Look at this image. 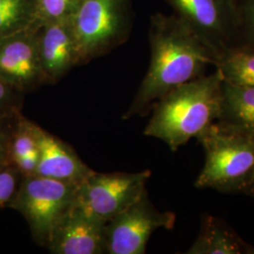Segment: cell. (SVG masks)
Masks as SVG:
<instances>
[{"instance_id":"cell-18","label":"cell","mask_w":254,"mask_h":254,"mask_svg":"<svg viewBox=\"0 0 254 254\" xmlns=\"http://www.w3.org/2000/svg\"><path fill=\"white\" fill-rule=\"evenodd\" d=\"M79 0H37V24L69 17Z\"/></svg>"},{"instance_id":"cell-2","label":"cell","mask_w":254,"mask_h":254,"mask_svg":"<svg viewBox=\"0 0 254 254\" xmlns=\"http://www.w3.org/2000/svg\"><path fill=\"white\" fill-rule=\"evenodd\" d=\"M222 81L216 69L169 91L154 104L144 135L162 140L176 152L218 121Z\"/></svg>"},{"instance_id":"cell-8","label":"cell","mask_w":254,"mask_h":254,"mask_svg":"<svg viewBox=\"0 0 254 254\" xmlns=\"http://www.w3.org/2000/svg\"><path fill=\"white\" fill-rule=\"evenodd\" d=\"M173 212H162L150 200L148 191L106 226V254H144L151 236L158 229L173 230Z\"/></svg>"},{"instance_id":"cell-16","label":"cell","mask_w":254,"mask_h":254,"mask_svg":"<svg viewBox=\"0 0 254 254\" xmlns=\"http://www.w3.org/2000/svg\"><path fill=\"white\" fill-rule=\"evenodd\" d=\"M37 0H0V40L37 24Z\"/></svg>"},{"instance_id":"cell-22","label":"cell","mask_w":254,"mask_h":254,"mask_svg":"<svg viewBox=\"0 0 254 254\" xmlns=\"http://www.w3.org/2000/svg\"><path fill=\"white\" fill-rule=\"evenodd\" d=\"M241 17V44L254 47V0H238Z\"/></svg>"},{"instance_id":"cell-9","label":"cell","mask_w":254,"mask_h":254,"mask_svg":"<svg viewBox=\"0 0 254 254\" xmlns=\"http://www.w3.org/2000/svg\"><path fill=\"white\" fill-rule=\"evenodd\" d=\"M38 27L0 40V77L24 94L47 85L39 54Z\"/></svg>"},{"instance_id":"cell-3","label":"cell","mask_w":254,"mask_h":254,"mask_svg":"<svg viewBox=\"0 0 254 254\" xmlns=\"http://www.w3.org/2000/svg\"><path fill=\"white\" fill-rule=\"evenodd\" d=\"M196 138L205 161L195 187L245 194L254 180V134L215 122Z\"/></svg>"},{"instance_id":"cell-11","label":"cell","mask_w":254,"mask_h":254,"mask_svg":"<svg viewBox=\"0 0 254 254\" xmlns=\"http://www.w3.org/2000/svg\"><path fill=\"white\" fill-rule=\"evenodd\" d=\"M38 46L47 85L57 83L80 64L70 16L39 26Z\"/></svg>"},{"instance_id":"cell-14","label":"cell","mask_w":254,"mask_h":254,"mask_svg":"<svg viewBox=\"0 0 254 254\" xmlns=\"http://www.w3.org/2000/svg\"><path fill=\"white\" fill-rule=\"evenodd\" d=\"M217 122L254 134V88L236 86L223 80Z\"/></svg>"},{"instance_id":"cell-23","label":"cell","mask_w":254,"mask_h":254,"mask_svg":"<svg viewBox=\"0 0 254 254\" xmlns=\"http://www.w3.org/2000/svg\"><path fill=\"white\" fill-rule=\"evenodd\" d=\"M38 161H39V154H28L16 160L13 163V166H15L18 169L19 172L23 175V177H25V176L35 174Z\"/></svg>"},{"instance_id":"cell-1","label":"cell","mask_w":254,"mask_h":254,"mask_svg":"<svg viewBox=\"0 0 254 254\" xmlns=\"http://www.w3.org/2000/svg\"><path fill=\"white\" fill-rule=\"evenodd\" d=\"M151 62L136 96L123 119L145 116L169 91L205 74L216 56L177 15L151 17Z\"/></svg>"},{"instance_id":"cell-13","label":"cell","mask_w":254,"mask_h":254,"mask_svg":"<svg viewBox=\"0 0 254 254\" xmlns=\"http://www.w3.org/2000/svg\"><path fill=\"white\" fill-rule=\"evenodd\" d=\"M188 254H254L249 244L221 218L203 215L200 232Z\"/></svg>"},{"instance_id":"cell-12","label":"cell","mask_w":254,"mask_h":254,"mask_svg":"<svg viewBox=\"0 0 254 254\" xmlns=\"http://www.w3.org/2000/svg\"><path fill=\"white\" fill-rule=\"evenodd\" d=\"M39 161L36 175L79 185L93 170L84 163L72 146L36 125Z\"/></svg>"},{"instance_id":"cell-21","label":"cell","mask_w":254,"mask_h":254,"mask_svg":"<svg viewBox=\"0 0 254 254\" xmlns=\"http://www.w3.org/2000/svg\"><path fill=\"white\" fill-rule=\"evenodd\" d=\"M24 95L0 77V114L22 111Z\"/></svg>"},{"instance_id":"cell-6","label":"cell","mask_w":254,"mask_h":254,"mask_svg":"<svg viewBox=\"0 0 254 254\" xmlns=\"http://www.w3.org/2000/svg\"><path fill=\"white\" fill-rule=\"evenodd\" d=\"M216 56L241 43L238 0H165Z\"/></svg>"},{"instance_id":"cell-7","label":"cell","mask_w":254,"mask_h":254,"mask_svg":"<svg viewBox=\"0 0 254 254\" xmlns=\"http://www.w3.org/2000/svg\"><path fill=\"white\" fill-rule=\"evenodd\" d=\"M151 171L92 173L77 188L75 204L91 217L108 223L147 190Z\"/></svg>"},{"instance_id":"cell-20","label":"cell","mask_w":254,"mask_h":254,"mask_svg":"<svg viewBox=\"0 0 254 254\" xmlns=\"http://www.w3.org/2000/svg\"><path fill=\"white\" fill-rule=\"evenodd\" d=\"M22 179L23 175L13 165L0 172V208L8 206L16 194Z\"/></svg>"},{"instance_id":"cell-15","label":"cell","mask_w":254,"mask_h":254,"mask_svg":"<svg viewBox=\"0 0 254 254\" xmlns=\"http://www.w3.org/2000/svg\"><path fill=\"white\" fill-rule=\"evenodd\" d=\"M215 67L223 80L241 87L254 88V47L248 45L231 46L219 53Z\"/></svg>"},{"instance_id":"cell-10","label":"cell","mask_w":254,"mask_h":254,"mask_svg":"<svg viewBox=\"0 0 254 254\" xmlns=\"http://www.w3.org/2000/svg\"><path fill=\"white\" fill-rule=\"evenodd\" d=\"M106 226L74 203L55 228L46 249L53 254H106Z\"/></svg>"},{"instance_id":"cell-4","label":"cell","mask_w":254,"mask_h":254,"mask_svg":"<svg viewBox=\"0 0 254 254\" xmlns=\"http://www.w3.org/2000/svg\"><path fill=\"white\" fill-rule=\"evenodd\" d=\"M79 64L110 52L131 31L129 0H79L70 15Z\"/></svg>"},{"instance_id":"cell-19","label":"cell","mask_w":254,"mask_h":254,"mask_svg":"<svg viewBox=\"0 0 254 254\" xmlns=\"http://www.w3.org/2000/svg\"><path fill=\"white\" fill-rule=\"evenodd\" d=\"M21 112L0 114V172L12 165L10 156L11 138Z\"/></svg>"},{"instance_id":"cell-17","label":"cell","mask_w":254,"mask_h":254,"mask_svg":"<svg viewBox=\"0 0 254 254\" xmlns=\"http://www.w3.org/2000/svg\"><path fill=\"white\" fill-rule=\"evenodd\" d=\"M36 125L34 122L26 118L22 112L19 114L10 146L12 165L23 156L39 154Z\"/></svg>"},{"instance_id":"cell-24","label":"cell","mask_w":254,"mask_h":254,"mask_svg":"<svg viewBox=\"0 0 254 254\" xmlns=\"http://www.w3.org/2000/svg\"><path fill=\"white\" fill-rule=\"evenodd\" d=\"M245 194L251 196V197H253L254 199V180L253 181V183L251 184V186L249 187L248 190L246 191Z\"/></svg>"},{"instance_id":"cell-5","label":"cell","mask_w":254,"mask_h":254,"mask_svg":"<svg viewBox=\"0 0 254 254\" xmlns=\"http://www.w3.org/2000/svg\"><path fill=\"white\" fill-rule=\"evenodd\" d=\"M77 188L36 174L25 176L8 207L25 218L33 240L46 248L58 223L74 205Z\"/></svg>"}]
</instances>
